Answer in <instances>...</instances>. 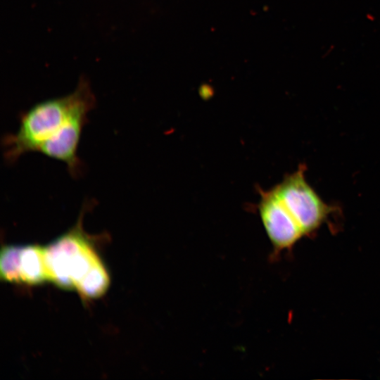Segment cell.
<instances>
[{
	"label": "cell",
	"instance_id": "6da1fadb",
	"mask_svg": "<svg viewBox=\"0 0 380 380\" xmlns=\"http://www.w3.org/2000/svg\"><path fill=\"white\" fill-rule=\"evenodd\" d=\"M94 205L86 201L75 224L44 246L49 281L62 289L76 291L86 299L102 296L110 284L93 239L82 228L83 217Z\"/></svg>",
	"mask_w": 380,
	"mask_h": 380
},
{
	"label": "cell",
	"instance_id": "7a4b0ae2",
	"mask_svg": "<svg viewBox=\"0 0 380 380\" xmlns=\"http://www.w3.org/2000/svg\"><path fill=\"white\" fill-rule=\"evenodd\" d=\"M89 83L80 82L71 94L36 103L20 115L19 127L1 139L4 157L8 163L29 152H38L41 146L56 134L72 112L94 96Z\"/></svg>",
	"mask_w": 380,
	"mask_h": 380
},
{
	"label": "cell",
	"instance_id": "3957f363",
	"mask_svg": "<svg viewBox=\"0 0 380 380\" xmlns=\"http://www.w3.org/2000/svg\"><path fill=\"white\" fill-rule=\"evenodd\" d=\"M305 172L306 165L300 164L296 171L286 175L273 187L304 236H310L329 220L338 208L321 198L307 182Z\"/></svg>",
	"mask_w": 380,
	"mask_h": 380
},
{
	"label": "cell",
	"instance_id": "277c9868",
	"mask_svg": "<svg viewBox=\"0 0 380 380\" xmlns=\"http://www.w3.org/2000/svg\"><path fill=\"white\" fill-rule=\"evenodd\" d=\"M258 191L260 199L257 208L274 253L291 251L305 236L300 227L274 187L267 190L258 188Z\"/></svg>",
	"mask_w": 380,
	"mask_h": 380
},
{
	"label": "cell",
	"instance_id": "5b68a950",
	"mask_svg": "<svg viewBox=\"0 0 380 380\" xmlns=\"http://www.w3.org/2000/svg\"><path fill=\"white\" fill-rule=\"evenodd\" d=\"M95 96L82 102L69 116L58 132L45 141L38 152L64 163L69 173L78 177L82 168L77 151L82 132L87 122L88 113L94 108Z\"/></svg>",
	"mask_w": 380,
	"mask_h": 380
},
{
	"label": "cell",
	"instance_id": "8992f818",
	"mask_svg": "<svg viewBox=\"0 0 380 380\" xmlns=\"http://www.w3.org/2000/svg\"><path fill=\"white\" fill-rule=\"evenodd\" d=\"M0 277L7 282L39 285L49 281L44 247L6 245L1 250Z\"/></svg>",
	"mask_w": 380,
	"mask_h": 380
}]
</instances>
